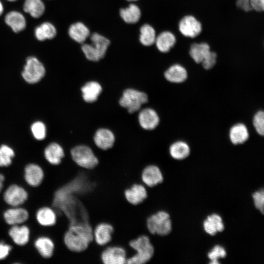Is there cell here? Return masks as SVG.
<instances>
[{
  "mask_svg": "<svg viewBox=\"0 0 264 264\" xmlns=\"http://www.w3.org/2000/svg\"><path fill=\"white\" fill-rule=\"evenodd\" d=\"M249 137V132L246 126L242 123H238L233 126L229 131V138L235 144L244 143Z\"/></svg>",
  "mask_w": 264,
  "mask_h": 264,
  "instance_id": "484cf974",
  "label": "cell"
},
{
  "mask_svg": "<svg viewBox=\"0 0 264 264\" xmlns=\"http://www.w3.org/2000/svg\"><path fill=\"white\" fill-rule=\"evenodd\" d=\"M5 22L15 32L22 31L26 26L24 17L20 12L16 11L8 13L5 17Z\"/></svg>",
  "mask_w": 264,
  "mask_h": 264,
  "instance_id": "4316f807",
  "label": "cell"
},
{
  "mask_svg": "<svg viewBox=\"0 0 264 264\" xmlns=\"http://www.w3.org/2000/svg\"><path fill=\"white\" fill-rule=\"evenodd\" d=\"M1 195L4 203L7 207L22 206L29 198V193L26 188L16 183L8 185Z\"/></svg>",
  "mask_w": 264,
  "mask_h": 264,
  "instance_id": "5b68a950",
  "label": "cell"
},
{
  "mask_svg": "<svg viewBox=\"0 0 264 264\" xmlns=\"http://www.w3.org/2000/svg\"><path fill=\"white\" fill-rule=\"evenodd\" d=\"M164 75L168 81L174 83H180L187 79L188 72L183 65L175 63L166 69Z\"/></svg>",
  "mask_w": 264,
  "mask_h": 264,
  "instance_id": "7402d4cb",
  "label": "cell"
},
{
  "mask_svg": "<svg viewBox=\"0 0 264 264\" xmlns=\"http://www.w3.org/2000/svg\"><path fill=\"white\" fill-rule=\"evenodd\" d=\"M218 55L216 52L211 50L205 57L200 65L205 70H209L215 66L217 63Z\"/></svg>",
  "mask_w": 264,
  "mask_h": 264,
  "instance_id": "f35d334b",
  "label": "cell"
},
{
  "mask_svg": "<svg viewBox=\"0 0 264 264\" xmlns=\"http://www.w3.org/2000/svg\"><path fill=\"white\" fill-rule=\"evenodd\" d=\"M93 140L95 144L99 149L102 151H107L113 147L115 136L110 130L101 128L96 132Z\"/></svg>",
  "mask_w": 264,
  "mask_h": 264,
  "instance_id": "ac0fdd59",
  "label": "cell"
},
{
  "mask_svg": "<svg viewBox=\"0 0 264 264\" xmlns=\"http://www.w3.org/2000/svg\"><path fill=\"white\" fill-rule=\"evenodd\" d=\"M176 41V37L172 32L165 30L156 35L154 44L160 52L165 53L175 45Z\"/></svg>",
  "mask_w": 264,
  "mask_h": 264,
  "instance_id": "44dd1931",
  "label": "cell"
},
{
  "mask_svg": "<svg viewBox=\"0 0 264 264\" xmlns=\"http://www.w3.org/2000/svg\"><path fill=\"white\" fill-rule=\"evenodd\" d=\"M143 184L148 187H153L164 181V176L160 168L154 164L145 166L141 174Z\"/></svg>",
  "mask_w": 264,
  "mask_h": 264,
  "instance_id": "5bb4252c",
  "label": "cell"
},
{
  "mask_svg": "<svg viewBox=\"0 0 264 264\" xmlns=\"http://www.w3.org/2000/svg\"><path fill=\"white\" fill-rule=\"evenodd\" d=\"M14 247L12 244L4 240H0V262L4 261L8 257Z\"/></svg>",
  "mask_w": 264,
  "mask_h": 264,
  "instance_id": "ab89813d",
  "label": "cell"
},
{
  "mask_svg": "<svg viewBox=\"0 0 264 264\" xmlns=\"http://www.w3.org/2000/svg\"><path fill=\"white\" fill-rule=\"evenodd\" d=\"M148 100V96L145 92L133 88H127L124 91L119 100V104L127 109L130 113H133L138 110Z\"/></svg>",
  "mask_w": 264,
  "mask_h": 264,
  "instance_id": "8992f818",
  "label": "cell"
},
{
  "mask_svg": "<svg viewBox=\"0 0 264 264\" xmlns=\"http://www.w3.org/2000/svg\"><path fill=\"white\" fill-rule=\"evenodd\" d=\"M90 40L91 46L100 60L105 56L110 42L107 38L97 33L92 34Z\"/></svg>",
  "mask_w": 264,
  "mask_h": 264,
  "instance_id": "83f0119b",
  "label": "cell"
},
{
  "mask_svg": "<svg viewBox=\"0 0 264 264\" xmlns=\"http://www.w3.org/2000/svg\"><path fill=\"white\" fill-rule=\"evenodd\" d=\"M113 227L110 223L102 222L97 224L93 229V241L101 246H107L110 242Z\"/></svg>",
  "mask_w": 264,
  "mask_h": 264,
  "instance_id": "2e32d148",
  "label": "cell"
},
{
  "mask_svg": "<svg viewBox=\"0 0 264 264\" xmlns=\"http://www.w3.org/2000/svg\"><path fill=\"white\" fill-rule=\"evenodd\" d=\"M211 50L207 43L194 42L190 46L189 54L195 63L200 64Z\"/></svg>",
  "mask_w": 264,
  "mask_h": 264,
  "instance_id": "603a6c76",
  "label": "cell"
},
{
  "mask_svg": "<svg viewBox=\"0 0 264 264\" xmlns=\"http://www.w3.org/2000/svg\"><path fill=\"white\" fill-rule=\"evenodd\" d=\"M254 204L255 207L263 214L264 210V192L261 189L254 192L252 195Z\"/></svg>",
  "mask_w": 264,
  "mask_h": 264,
  "instance_id": "60d3db41",
  "label": "cell"
},
{
  "mask_svg": "<svg viewBox=\"0 0 264 264\" xmlns=\"http://www.w3.org/2000/svg\"><path fill=\"white\" fill-rule=\"evenodd\" d=\"M126 199L132 205L141 203L147 197L146 186L143 184L134 183L124 192Z\"/></svg>",
  "mask_w": 264,
  "mask_h": 264,
  "instance_id": "e0dca14e",
  "label": "cell"
},
{
  "mask_svg": "<svg viewBox=\"0 0 264 264\" xmlns=\"http://www.w3.org/2000/svg\"><path fill=\"white\" fill-rule=\"evenodd\" d=\"M44 156L46 161L53 166L60 165L65 157L63 148L57 143H51L45 148Z\"/></svg>",
  "mask_w": 264,
  "mask_h": 264,
  "instance_id": "d6986e66",
  "label": "cell"
},
{
  "mask_svg": "<svg viewBox=\"0 0 264 264\" xmlns=\"http://www.w3.org/2000/svg\"><path fill=\"white\" fill-rule=\"evenodd\" d=\"M126 250L118 245H107L101 254L103 264H127Z\"/></svg>",
  "mask_w": 264,
  "mask_h": 264,
  "instance_id": "30bf717a",
  "label": "cell"
},
{
  "mask_svg": "<svg viewBox=\"0 0 264 264\" xmlns=\"http://www.w3.org/2000/svg\"><path fill=\"white\" fill-rule=\"evenodd\" d=\"M226 255L225 249L220 245H215L208 253V257L211 261L210 263L212 264H219L218 259L224 258Z\"/></svg>",
  "mask_w": 264,
  "mask_h": 264,
  "instance_id": "d590c367",
  "label": "cell"
},
{
  "mask_svg": "<svg viewBox=\"0 0 264 264\" xmlns=\"http://www.w3.org/2000/svg\"><path fill=\"white\" fill-rule=\"evenodd\" d=\"M146 225L148 231L153 235L165 237L172 229L169 214L165 210H158L148 217Z\"/></svg>",
  "mask_w": 264,
  "mask_h": 264,
  "instance_id": "3957f363",
  "label": "cell"
},
{
  "mask_svg": "<svg viewBox=\"0 0 264 264\" xmlns=\"http://www.w3.org/2000/svg\"><path fill=\"white\" fill-rule=\"evenodd\" d=\"M55 27L49 22H44L37 26L35 30L36 38L39 41L51 39L56 35Z\"/></svg>",
  "mask_w": 264,
  "mask_h": 264,
  "instance_id": "4dcf8cb0",
  "label": "cell"
},
{
  "mask_svg": "<svg viewBox=\"0 0 264 264\" xmlns=\"http://www.w3.org/2000/svg\"><path fill=\"white\" fill-rule=\"evenodd\" d=\"M14 151L6 145L0 147V168H6L12 164V158L15 157Z\"/></svg>",
  "mask_w": 264,
  "mask_h": 264,
  "instance_id": "e575fe53",
  "label": "cell"
},
{
  "mask_svg": "<svg viewBox=\"0 0 264 264\" xmlns=\"http://www.w3.org/2000/svg\"><path fill=\"white\" fill-rule=\"evenodd\" d=\"M29 217L28 210L23 206L8 207L2 213L3 220L9 226L26 223Z\"/></svg>",
  "mask_w": 264,
  "mask_h": 264,
  "instance_id": "9c48e42d",
  "label": "cell"
},
{
  "mask_svg": "<svg viewBox=\"0 0 264 264\" xmlns=\"http://www.w3.org/2000/svg\"><path fill=\"white\" fill-rule=\"evenodd\" d=\"M7 234L12 243L17 247L27 245L30 240L31 230L26 223L10 226Z\"/></svg>",
  "mask_w": 264,
  "mask_h": 264,
  "instance_id": "8fae6325",
  "label": "cell"
},
{
  "mask_svg": "<svg viewBox=\"0 0 264 264\" xmlns=\"http://www.w3.org/2000/svg\"><path fill=\"white\" fill-rule=\"evenodd\" d=\"M33 246L39 256L47 260L53 256L55 245L53 240L46 235H40L35 237L32 241Z\"/></svg>",
  "mask_w": 264,
  "mask_h": 264,
  "instance_id": "4fadbf2b",
  "label": "cell"
},
{
  "mask_svg": "<svg viewBox=\"0 0 264 264\" xmlns=\"http://www.w3.org/2000/svg\"><path fill=\"white\" fill-rule=\"evenodd\" d=\"M129 244L135 254L127 259V264H147L154 254V247L147 235L139 236L131 241Z\"/></svg>",
  "mask_w": 264,
  "mask_h": 264,
  "instance_id": "7a4b0ae2",
  "label": "cell"
},
{
  "mask_svg": "<svg viewBox=\"0 0 264 264\" xmlns=\"http://www.w3.org/2000/svg\"><path fill=\"white\" fill-rule=\"evenodd\" d=\"M129 0V1H134V0Z\"/></svg>",
  "mask_w": 264,
  "mask_h": 264,
  "instance_id": "7dc6e473",
  "label": "cell"
},
{
  "mask_svg": "<svg viewBox=\"0 0 264 264\" xmlns=\"http://www.w3.org/2000/svg\"><path fill=\"white\" fill-rule=\"evenodd\" d=\"M5 176L4 175L0 172V195L5 188Z\"/></svg>",
  "mask_w": 264,
  "mask_h": 264,
  "instance_id": "ee69618b",
  "label": "cell"
},
{
  "mask_svg": "<svg viewBox=\"0 0 264 264\" xmlns=\"http://www.w3.org/2000/svg\"><path fill=\"white\" fill-rule=\"evenodd\" d=\"M251 9L256 12H264V0H249Z\"/></svg>",
  "mask_w": 264,
  "mask_h": 264,
  "instance_id": "b9f144b4",
  "label": "cell"
},
{
  "mask_svg": "<svg viewBox=\"0 0 264 264\" xmlns=\"http://www.w3.org/2000/svg\"><path fill=\"white\" fill-rule=\"evenodd\" d=\"M72 161L79 167L85 169H93L99 160L93 150L88 146L81 145L73 147L70 151Z\"/></svg>",
  "mask_w": 264,
  "mask_h": 264,
  "instance_id": "277c9868",
  "label": "cell"
},
{
  "mask_svg": "<svg viewBox=\"0 0 264 264\" xmlns=\"http://www.w3.org/2000/svg\"><path fill=\"white\" fill-rule=\"evenodd\" d=\"M179 32L184 37L194 38L202 31V24L195 17L187 15L183 17L178 23Z\"/></svg>",
  "mask_w": 264,
  "mask_h": 264,
  "instance_id": "7c38bea8",
  "label": "cell"
},
{
  "mask_svg": "<svg viewBox=\"0 0 264 264\" xmlns=\"http://www.w3.org/2000/svg\"><path fill=\"white\" fill-rule=\"evenodd\" d=\"M3 11V7L2 3L0 1V16L2 14Z\"/></svg>",
  "mask_w": 264,
  "mask_h": 264,
  "instance_id": "f6af8a7d",
  "label": "cell"
},
{
  "mask_svg": "<svg viewBox=\"0 0 264 264\" xmlns=\"http://www.w3.org/2000/svg\"><path fill=\"white\" fill-rule=\"evenodd\" d=\"M203 226L205 231L212 236L222 232L224 229L221 217L217 214L208 216L203 221Z\"/></svg>",
  "mask_w": 264,
  "mask_h": 264,
  "instance_id": "d4e9b609",
  "label": "cell"
},
{
  "mask_svg": "<svg viewBox=\"0 0 264 264\" xmlns=\"http://www.w3.org/2000/svg\"><path fill=\"white\" fill-rule=\"evenodd\" d=\"M45 70L43 64L36 57H29L22 72L24 80L29 84L38 82L44 76Z\"/></svg>",
  "mask_w": 264,
  "mask_h": 264,
  "instance_id": "52a82bcc",
  "label": "cell"
},
{
  "mask_svg": "<svg viewBox=\"0 0 264 264\" xmlns=\"http://www.w3.org/2000/svg\"><path fill=\"white\" fill-rule=\"evenodd\" d=\"M189 145L185 142L178 141L173 143L170 147L169 153L174 159L182 160L186 158L190 154Z\"/></svg>",
  "mask_w": 264,
  "mask_h": 264,
  "instance_id": "f546056e",
  "label": "cell"
},
{
  "mask_svg": "<svg viewBox=\"0 0 264 264\" xmlns=\"http://www.w3.org/2000/svg\"><path fill=\"white\" fill-rule=\"evenodd\" d=\"M89 33L88 28L80 22L71 24L68 29L69 36L79 43H84L89 36Z\"/></svg>",
  "mask_w": 264,
  "mask_h": 264,
  "instance_id": "f1b7e54d",
  "label": "cell"
},
{
  "mask_svg": "<svg viewBox=\"0 0 264 264\" xmlns=\"http://www.w3.org/2000/svg\"><path fill=\"white\" fill-rule=\"evenodd\" d=\"M102 90L101 86L96 81L88 82L81 88L83 98L87 103L96 101Z\"/></svg>",
  "mask_w": 264,
  "mask_h": 264,
  "instance_id": "cb8c5ba5",
  "label": "cell"
},
{
  "mask_svg": "<svg viewBox=\"0 0 264 264\" xmlns=\"http://www.w3.org/2000/svg\"><path fill=\"white\" fill-rule=\"evenodd\" d=\"M138 121L143 129L152 130L158 126L159 118L154 110L151 108H146L139 112Z\"/></svg>",
  "mask_w": 264,
  "mask_h": 264,
  "instance_id": "ffe728a7",
  "label": "cell"
},
{
  "mask_svg": "<svg viewBox=\"0 0 264 264\" xmlns=\"http://www.w3.org/2000/svg\"><path fill=\"white\" fill-rule=\"evenodd\" d=\"M23 10L34 18H38L44 13V4L42 0H25Z\"/></svg>",
  "mask_w": 264,
  "mask_h": 264,
  "instance_id": "1f68e13d",
  "label": "cell"
},
{
  "mask_svg": "<svg viewBox=\"0 0 264 264\" xmlns=\"http://www.w3.org/2000/svg\"><path fill=\"white\" fill-rule=\"evenodd\" d=\"M93 241V228L87 223L70 225L63 237L66 247L69 251L75 252L84 251Z\"/></svg>",
  "mask_w": 264,
  "mask_h": 264,
  "instance_id": "6da1fadb",
  "label": "cell"
},
{
  "mask_svg": "<svg viewBox=\"0 0 264 264\" xmlns=\"http://www.w3.org/2000/svg\"><path fill=\"white\" fill-rule=\"evenodd\" d=\"M35 220L37 224L44 228H50L55 225L57 215L51 206L44 205L38 208L35 213Z\"/></svg>",
  "mask_w": 264,
  "mask_h": 264,
  "instance_id": "9a60e30c",
  "label": "cell"
},
{
  "mask_svg": "<svg viewBox=\"0 0 264 264\" xmlns=\"http://www.w3.org/2000/svg\"><path fill=\"white\" fill-rule=\"evenodd\" d=\"M8 1H16L17 0H7Z\"/></svg>",
  "mask_w": 264,
  "mask_h": 264,
  "instance_id": "bcb514c9",
  "label": "cell"
},
{
  "mask_svg": "<svg viewBox=\"0 0 264 264\" xmlns=\"http://www.w3.org/2000/svg\"><path fill=\"white\" fill-rule=\"evenodd\" d=\"M31 131L34 137L37 140H43L45 137L46 127L45 125L41 121H37L33 123L31 126Z\"/></svg>",
  "mask_w": 264,
  "mask_h": 264,
  "instance_id": "8d00e7d4",
  "label": "cell"
},
{
  "mask_svg": "<svg viewBox=\"0 0 264 264\" xmlns=\"http://www.w3.org/2000/svg\"><path fill=\"white\" fill-rule=\"evenodd\" d=\"M120 15L126 22L134 23L140 19L141 11L136 5L131 4L128 7L121 9L120 11Z\"/></svg>",
  "mask_w": 264,
  "mask_h": 264,
  "instance_id": "d6a6232c",
  "label": "cell"
},
{
  "mask_svg": "<svg viewBox=\"0 0 264 264\" xmlns=\"http://www.w3.org/2000/svg\"><path fill=\"white\" fill-rule=\"evenodd\" d=\"M139 40L141 43L147 46L154 44L156 32L154 28L151 25L145 24L143 25L140 30Z\"/></svg>",
  "mask_w": 264,
  "mask_h": 264,
  "instance_id": "836d02e7",
  "label": "cell"
},
{
  "mask_svg": "<svg viewBox=\"0 0 264 264\" xmlns=\"http://www.w3.org/2000/svg\"><path fill=\"white\" fill-rule=\"evenodd\" d=\"M253 124L257 133L261 135H264V113L263 111L260 110L254 115Z\"/></svg>",
  "mask_w": 264,
  "mask_h": 264,
  "instance_id": "74e56055",
  "label": "cell"
},
{
  "mask_svg": "<svg viewBox=\"0 0 264 264\" xmlns=\"http://www.w3.org/2000/svg\"><path fill=\"white\" fill-rule=\"evenodd\" d=\"M236 5L238 8L246 12L252 10L249 5V0H237Z\"/></svg>",
  "mask_w": 264,
  "mask_h": 264,
  "instance_id": "7bdbcfd3",
  "label": "cell"
},
{
  "mask_svg": "<svg viewBox=\"0 0 264 264\" xmlns=\"http://www.w3.org/2000/svg\"><path fill=\"white\" fill-rule=\"evenodd\" d=\"M45 176L43 168L39 164L30 163L23 170V178L26 185L32 188H37L42 184Z\"/></svg>",
  "mask_w": 264,
  "mask_h": 264,
  "instance_id": "ba28073f",
  "label": "cell"
}]
</instances>
